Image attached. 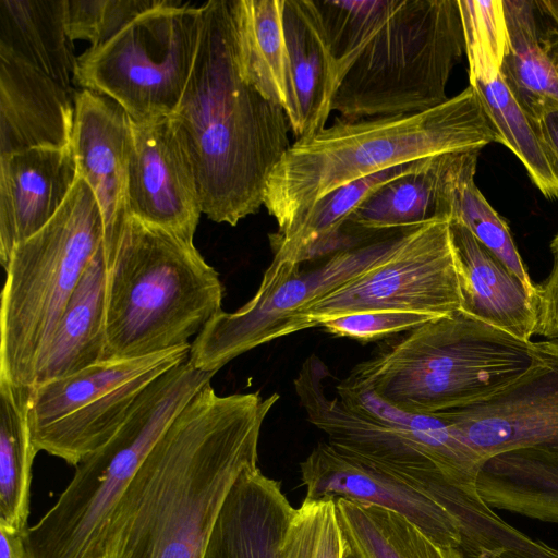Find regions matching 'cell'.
<instances>
[{"mask_svg":"<svg viewBox=\"0 0 558 558\" xmlns=\"http://www.w3.org/2000/svg\"><path fill=\"white\" fill-rule=\"evenodd\" d=\"M498 134L469 86L432 109L347 121L294 141L271 172L264 206L287 234L325 195L350 182L420 159L481 150Z\"/></svg>","mask_w":558,"mask_h":558,"instance_id":"cell-3","label":"cell"},{"mask_svg":"<svg viewBox=\"0 0 558 558\" xmlns=\"http://www.w3.org/2000/svg\"><path fill=\"white\" fill-rule=\"evenodd\" d=\"M480 150L453 153L446 180L450 221L463 225L534 294L535 284L521 259L507 222L490 206L475 184Z\"/></svg>","mask_w":558,"mask_h":558,"instance_id":"cell-33","label":"cell"},{"mask_svg":"<svg viewBox=\"0 0 558 558\" xmlns=\"http://www.w3.org/2000/svg\"><path fill=\"white\" fill-rule=\"evenodd\" d=\"M191 344L153 355L109 360L93 364L64 378L31 390L28 399L29 432L51 424L121 385L155 369H170L189 360Z\"/></svg>","mask_w":558,"mask_h":558,"instance_id":"cell-27","label":"cell"},{"mask_svg":"<svg viewBox=\"0 0 558 558\" xmlns=\"http://www.w3.org/2000/svg\"><path fill=\"white\" fill-rule=\"evenodd\" d=\"M160 0H63L64 27L69 39L88 40L97 48Z\"/></svg>","mask_w":558,"mask_h":558,"instance_id":"cell-37","label":"cell"},{"mask_svg":"<svg viewBox=\"0 0 558 558\" xmlns=\"http://www.w3.org/2000/svg\"><path fill=\"white\" fill-rule=\"evenodd\" d=\"M283 28L298 102L296 141L325 128L339 78L315 0H284Z\"/></svg>","mask_w":558,"mask_h":558,"instance_id":"cell-22","label":"cell"},{"mask_svg":"<svg viewBox=\"0 0 558 558\" xmlns=\"http://www.w3.org/2000/svg\"><path fill=\"white\" fill-rule=\"evenodd\" d=\"M335 501L339 524L356 558H465L395 511L344 497Z\"/></svg>","mask_w":558,"mask_h":558,"instance_id":"cell-30","label":"cell"},{"mask_svg":"<svg viewBox=\"0 0 558 558\" xmlns=\"http://www.w3.org/2000/svg\"><path fill=\"white\" fill-rule=\"evenodd\" d=\"M76 179L71 145L0 156V262L3 269L13 250L52 219Z\"/></svg>","mask_w":558,"mask_h":558,"instance_id":"cell-17","label":"cell"},{"mask_svg":"<svg viewBox=\"0 0 558 558\" xmlns=\"http://www.w3.org/2000/svg\"><path fill=\"white\" fill-rule=\"evenodd\" d=\"M345 558H356V557L351 553V550H349Z\"/></svg>","mask_w":558,"mask_h":558,"instance_id":"cell-43","label":"cell"},{"mask_svg":"<svg viewBox=\"0 0 558 558\" xmlns=\"http://www.w3.org/2000/svg\"><path fill=\"white\" fill-rule=\"evenodd\" d=\"M535 126L548 161L558 179V109L547 112L535 121Z\"/></svg>","mask_w":558,"mask_h":558,"instance_id":"cell-41","label":"cell"},{"mask_svg":"<svg viewBox=\"0 0 558 558\" xmlns=\"http://www.w3.org/2000/svg\"><path fill=\"white\" fill-rule=\"evenodd\" d=\"M426 159L386 169L325 195L287 234H269L271 262L302 265L347 248L341 230L353 211L379 186L420 169Z\"/></svg>","mask_w":558,"mask_h":558,"instance_id":"cell-25","label":"cell"},{"mask_svg":"<svg viewBox=\"0 0 558 558\" xmlns=\"http://www.w3.org/2000/svg\"><path fill=\"white\" fill-rule=\"evenodd\" d=\"M201 25V5L160 0L78 56L74 83L112 99L135 121L171 116L192 72Z\"/></svg>","mask_w":558,"mask_h":558,"instance_id":"cell-10","label":"cell"},{"mask_svg":"<svg viewBox=\"0 0 558 558\" xmlns=\"http://www.w3.org/2000/svg\"><path fill=\"white\" fill-rule=\"evenodd\" d=\"M130 118V117H129ZM130 217L193 242L202 214L197 179L172 116L130 118Z\"/></svg>","mask_w":558,"mask_h":558,"instance_id":"cell-14","label":"cell"},{"mask_svg":"<svg viewBox=\"0 0 558 558\" xmlns=\"http://www.w3.org/2000/svg\"><path fill=\"white\" fill-rule=\"evenodd\" d=\"M462 308L519 340L532 341L534 294L460 222L450 221Z\"/></svg>","mask_w":558,"mask_h":558,"instance_id":"cell-20","label":"cell"},{"mask_svg":"<svg viewBox=\"0 0 558 558\" xmlns=\"http://www.w3.org/2000/svg\"><path fill=\"white\" fill-rule=\"evenodd\" d=\"M553 266L547 278L535 284V335L545 340L558 341V233L550 243Z\"/></svg>","mask_w":558,"mask_h":558,"instance_id":"cell-39","label":"cell"},{"mask_svg":"<svg viewBox=\"0 0 558 558\" xmlns=\"http://www.w3.org/2000/svg\"><path fill=\"white\" fill-rule=\"evenodd\" d=\"M102 361L137 359L182 345L222 312L223 286L194 243L130 217L105 250Z\"/></svg>","mask_w":558,"mask_h":558,"instance_id":"cell-5","label":"cell"},{"mask_svg":"<svg viewBox=\"0 0 558 558\" xmlns=\"http://www.w3.org/2000/svg\"><path fill=\"white\" fill-rule=\"evenodd\" d=\"M464 52L458 0H388L383 22L342 76L331 104L341 119L422 112L446 102Z\"/></svg>","mask_w":558,"mask_h":558,"instance_id":"cell-9","label":"cell"},{"mask_svg":"<svg viewBox=\"0 0 558 558\" xmlns=\"http://www.w3.org/2000/svg\"><path fill=\"white\" fill-rule=\"evenodd\" d=\"M74 95L0 48V156L71 145Z\"/></svg>","mask_w":558,"mask_h":558,"instance_id":"cell-18","label":"cell"},{"mask_svg":"<svg viewBox=\"0 0 558 558\" xmlns=\"http://www.w3.org/2000/svg\"><path fill=\"white\" fill-rule=\"evenodd\" d=\"M541 362L535 341L458 311L383 340L345 378L405 412L435 415L498 395Z\"/></svg>","mask_w":558,"mask_h":558,"instance_id":"cell-4","label":"cell"},{"mask_svg":"<svg viewBox=\"0 0 558 558\" xmlns=\"http://www.w3.org/2000/svg\"><path fill=\"white\" fill-rule=\"evenodd\" d=\"M469 80L489 82L500 75L508 45L502 0H458Z\"/></svg>","mask_w":558,"mask_h":558,"instance_id":"cell-35","label":"cell"},{"mask_svg":"<svg viewBox=\"0 0 558 558\" xmlns=\"http://www.w3.org/2000/svg\"><path fill=\"white\" fill-rule=\"evenodd\" d=\"M29 393V389L0 378V523L24 533L37 454L27 418Z\"/></svg>","mask_w":558,"mask_h":558,"instance_id":"cell-32","label":"cell"},{"mask_svg":"<svg viewBox=\"0 0 558 558\" xmlns=\"http://www.w3.org/2000/svg\"><path fill=\"white\" fill-rule=\"evenodd\" d=\"M476 488L493 509L558 523V462L537 451L518 449L490 457Z\"/></svg>","mask_w":558,"mask_h":558,"instance_id":"cell-28","label":"cell"},{"mask_svg":"<svg viewBox=\"0 0 558 558\" xmlns=\"http://www.w3.org/2000/svg\"><path fill=\"white\" fill-rule=\"evenodd\" d=\"M231 8L241 73L284 110L292 132L299 112L283 28L284 0H231Z\"/></svg>","mask_w":558,"mask_h":558,"instance_id":"cell-24","label":"cell"},{"mask_svg":"<svg viewBox=\"0 0 558 558\" xmlns=\"http://www.w3.org/2000/svg\"><path fill=\"white\" fill-rule=\"evenodd\" d=\"M130 118L119 104L89 89L75 94L71 147L77 175L89 185L101 210L105 250L117 243L130 219Z\"/></svg>","mask_w":558,"mask_h":558,"instance_id":"cell-16","label":"cell"},{"mask_svg":"<svg viewBox=\"0 0 558 558\" xmlns=\"http://www.w3.org/2000/svg\"><path fill=\"white\" fill-rule=\"evenodd\" d=\"M300 470L305 498L344 497L387 508L434 542L460 550V522L428 490L342 454L328 442H319Z\"/></svg>","mask_w":558,"mask_h":558,"instance_id":"cell-15","label":"cell"},{"mask_svg":"<svg viewBox=\"0 0 558 558\" xmlns=\"http://www.w3.org/2000/svg\"><path fill=\"white\" fill-rule=\"evenodd\" d=\"M537 43L558 75V0H532Z\"/></svg>","mask_w":558,"mask_h":558,"instance_id":"cell-40","label":"cell"},{"mask_svg":"<svg viewBox=\"0 0 558 558\" xmlns=\"http://www.w3.org/2000/svg\"><path fill=\"white\" fill-rule=\"evenodd\" d=\"M293 510L281 482L258 466L244 470L223 501L204 558H281Z\"/></svg>","mask_w":558,"mask_h":558,"instance_id":"cell-19","label":"cell"},{"mask_svg":"<svg viewBox=\"0 0 558 558\" xmlns=\"http://www.w3.org/2000/svg\"><path fill=\"white\" fill-rule=\"evenodd\" d=\"M542 362L484 401L438 415L485 461L531 449L558 462V341H535Z\"/></svg>","mask_w":558,"mask_h":558,"instance_id":"cell-13","label":"cell"},{"mask_svg":"<svg viewBox=\"0 0 558 558\" xmlns=\"http://www.w3.org/2000/svg\"><path fill=\"white\" fill-rule=\"evenodd\" d=\"M272 393L218 396L205 385L173 418L117 504L101 558H204L223 501L257 466Z\"/></svg>","mask_w":558,"mask_h":558,"instance_id":"cell-1","label":"cell"},{"mask_svg":"<svg viewBox=\"0 0 558 558\" xmlns=\"http://www.w3.org/2000/svg\"><path fill=\"white\" fill-rule=\"evenodd\" d=\"M105 319L106 262L102 245L83 272L37 361L33 388L101 362L106 345Z\"/></svg>","mask_w":558,"mask_h":558,"instance_id":"cell-23","label":"cell"},{"mask_svg":"<svg viewBox=\"0 0 558 558\" xmlns=\"http://www.w3.org/2000/svg\"><path fill=\"white\" fill-rule=\"evenodd\" d=\"M169 369L138 376L51 424L31 432L34 449L76 466L119 430L147 386Z\"/></svg>","mask_w":558,"mask_h":558,"instance_id":"cell-29","label":"cell"},{"mask_svg":"<svg viewBox=\"0 0 558 558\" xmlns=\"http://www.w3.org/2000/svg\"><path fill=\"white\" fill-rule=\"evenodd\" d=\"M333 377L312 354L293 381L307 421L333 449L420 486L437 500L444 481L477 490L485 460L446 421L405 412L347 378L331 389Z\"/></svg>","mask_w":558,"mask_h":558,"instance_id":"cell-6","label":"cell"},{"mask_svg":"<svg viewBox=\"0 0 558 558\" xmlns=\"http://www.w3.org/2000/svg\"><path fill=\"white\" fill-rule=\"evenodd\" d=\"M349 550L333 498H305L294 508L282 539L281 558H345Z\"/></svg>","mask_w":558,"mask_h":558,"instance_id":"cell-36","label":"cell"},{"mask_svg":"<svg viewBox=\"0 0 558 558\" xmlns=\"http://www.w3.org/2000/svg\"><path fill=\"white\" fill-rule=\"evenodd\" d=\"M63 0H0V48L72 88L76 68Z\"/></svg>","mask_w":558,"mask_h":558,"instance_id":"cell-26","label":"cell"},{"mask_svg":"<svg viewBox=\"0 0 558 558\" xmlns=\"http://www.w3.org/2000/svg\"><path fill=\"white\" fill-rule=\"evenodd\" d=\"M215 374L186 360L153 380L119 430L75 466L53 506L28 526V558H101L123 493L173 418Z\"/></svg>","mask_w":558,"mask_h":558,"instance_id":"cell-7","label":"cell"},{"mask_svg":"<svg viewBox=\"0 0 558 558\" xmlns=\"http://www.w3.org/2000/svg\"><path fill=\"white\" fill-rule=\"evenodd\" d=\"M508 45L500 75L524 112L537 121L558 109V75L535 34L532 0H502Z\"/></svg>","mask_w":558,"mask_h":558,"instance_id":"cell-31","label":"cell"},{"mask_svg":"<svg viewBox=\"0 0 558 558\" xmlns=\"http://www.w3.org/2000/svg\"><path fill=\"white\" fill-rule=\"evenodd\" d=\"M196 57L172 116L191 156L202 213L236 226L264 205L267 182L290 148L289 119L241 73L231 0L201 4Z\"/></svg>","mask_w":558,"mask_h":558,"instance_id":"cell-2","label":"cell"},{"mask_svg":"<svg viewBox=\"0 0 558 558\" xmlns=\"http://www.w3.org/2000/svg\"><path fill=\"white\" fill-rule=\"evenodd\" d=\"M407 230L389 231L339 250L311 269L271 262L245 305L233 313L220 312L203 327L191 343L189 362L197 369L217 373L241 354L291 335L293 322L304 308L384 258Z\"/></svg>","mask_w":558,"mask_h":558,"instance_id":"cell-11","label":"cell"},{"mask_svg":"<svg viewBox=\"0 0 558 558\" xmlns=\"http://www.w3.org/2000/svg\"><path fill=\"white\" fill-rule=\"evenodd\" d=\"M492 121L499 142L523 163L531 180L547 198H558V179L537 134L535 120L513 98L501 75L470 83Z\"/></svg>","mask_w":558,"mask_h":558,"instance_id":"cell-34","label":"cell"},{"mask_svg":"<svg viewBox=\"0 0 558 558\" xmlns=\"http://www.w3.org/2000/svg\"><path fill=\"white\" fill-rule=\"evenodd\" d=\"M452 154L429 157L420 169L375 190L344 223L343 244L362 243L436 219L450 220L446 174Z\"/></svg>","mask_w":558,"mask_h":558,"instance_id":"cell-21","label":"cell"},{"mask_svg":"<svg viewBox=\"0 0 558 558\" xmlns=\"http://www.w3.org/2000/svg\"><path fill=\"white\" fill-rule=\"evenodd\" d=\"M104 245V221L86 181L52 219L12 252L0 310V378L33 389L36 364L83 272Z\"/></svg>","mask_w":558,"mask_h":558,"instance_id":"cell-8","label":"cell"},{"mask_svg":"<svg viewBox=\"0 0 558 558\" xmlns=\"http://www.w3.org/2000/svg\"><path fill=\"white\" fill-rule=\"evenodd\" d=\"M462 308L450 220L405 231L397 246L366 271L304 308L292 333L323 322L372 311L445 316Z\"/></svg>","mask_w":558,"mask_h":558,"instance_id":"cell-12","label":"cell"},{"mask_svg":"<svg viewBox=\"0 0 558 558\" xmlns=\"http://www.w3.org/2000/svg\"><path fill=\"white\" fill-rule=\"evenodd\" d=\"M438 317L415 312L372 311L329 319L323 322L319 327L336 337L367 343L386 340Z\"/></svg>","mask_w":558,"mask_h":558,"instance_id":"cell-38","label":"cell"},{"mask_svg":"<svg viewBox=\"0 0 558 558\" xmlns=\"http://www.w3.org/2000/svg\"><path fill=\"white\" fill-rule=\"evenodd\" d=\"M24 534L0 523V558H28Z\"/></svg>","mask_w":558,"mask_h":558,"instance_id":"cell-42","label":"cell"}]
</instances>
